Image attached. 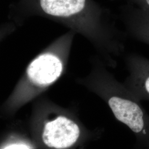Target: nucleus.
I'll return each instance as SVG.
<instances>
[{
	"label": "nucleus",
	"instance_id": "nucleus-3",
	"mask_svg": "<svg viewBox=\"0 0 149 149\" xmlns=\"http://www.w3.org/2000/svg\"><path fill=\"white\" fill-rule=\"evenodd\" d=\"M128 72L124 85L140 101L149 102V59L136 53L124 58Z\"/></svg>",
	"mask_w": 149,
	"mask_h": 149
},
{
	"label": "nucleus",
	"instance_id": "nucleus-4",
	"mask_svg": "<svg viewBox=\"0 0 149 149\" xmlns=\"http://www.w3.org/2000/svg\"><path fill=\"white\" fill-rule=\"evenodd\" d=\"M79 136L78 125L69 119L60 116L45 125L42 138L48 147L63 149L72 146Z\"/></svg>",
	"mask_w": 149,
	"mask_h": 149
},
{
	"label": "nucleus",
	"instance_id": "nucleus-1",
	"mask_svg": "<svg viewBox=\"0 0 149 149\" xmlns=\"http://www.w3.org/2000/svg\"><path fill=\"white\" fill-rule=\"evenodd\" d=\"M40 17L58 23L87 39L108 68H116L125 49L122 32L108 8L95 0H18L9 6L8 18L17 27Z\"/></svg>",
	"mask_w": 149,
	"mask_h": 149
},
{
	"label": "nucleus",
	"instance_id": "nucleus-7",
	"mask_svg": "<svg viewBox=\"0 0 149 149\" xmlns=\"http://www.w3.org/2000/svg\"><path fill=\"white\" fill-rule=\"evenodd\" d=\"M3 149H30V148L25 145L23 144H14L7 146Z\"/></svg>",
	"mask_w": 149,
	"mask_h": 149
},
{
	"label": "nucleus",
	"instance_id": "nucleus-8",
	"mask_svg": "<svg viewBox=\"0 0 149 149\" xmlns=\"http://www.w3.org/2000/svg\"></svg>",
	"mask_w": 149,
	"mask_h": 149
},
{
	"label": "nucleus",
	"instance_id": "nucleus-2",
	"mask_svg": "<svg viewBox=\"0 0 149 149\" xmlns=\"http://www.w3.org/2000/svg\"><path fill=\"white\" fill-rule=\"evenodd\" d=\"M108 68L97 55L91 59L87 79L105 100L116 118L133 132L136 149H149V114L141 101L126 86L118 82Z\"/></svg>",
	"mask_w": 149,
	"mask_h": 149
},
{
	"label": "nucleus",
	"instance_id": "nucleus-6",
	"mask_svg": "<svg viewBox=\"0 0 149 149\" xmlns=\"http://www.w3.org/2000/svg\"><path fill=\"white\" fill-rule=\"evenodd\" d=\"M114 1H123L125 2L131 3L140 8L149 10V0H110Z\"/></svg>",
	"mask_w": 149,
	"mask_h": 149
},
{
	"label": "nucleus",
	"instance_id": "nucleus-5",
	"mask_svg": "<svg viewBox=\"0 0 149 149\" xmlns=\"http://www.w3.org/2000/svg\"><path fill=\"white\" fill-rule=\"evenodd\" d=\"M119 18L127 35L149 46V10L125 2L119 8Z\"/></svg>",
	"mask_w": 149,
	"mask_h": 149
}]
</instances>
